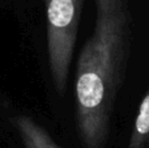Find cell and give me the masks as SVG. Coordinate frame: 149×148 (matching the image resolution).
I'll return each mask as SVG.
<instances>
[{
	"instance_id": "7a4b0ae2",
	"label": "cell",
	"mask_w": 149,
	"mask_h": 148,
	"mask_svg": "<svg viewBox=\"0 0 149 148\" xmlns=\"http://www.w3.org/2000/svg\"><path fill=\"white\" fill-rule=\"evenodd\" d=\"M47 16L49 67L55 89L64 94L84 0H42Z\"/></svg>"
},
{
	"instance_id": "6da1fadb",
	"label": "cell",
	"mask_w": 149,
	"mask_h": 148,
	"mask_svg": "<svg viewBox=\"0 0 149 148\" xmlns=\"http://www.w3.org/2000/svg\"><path fill=\"white\" fill-rule=\"evenodd\" d=\"M127 0H95V24L76 66V123L82 148H106L131 49Z\"/></svg>"
},
{
	"instance_id": "3957f363",
	"label": "cell",
	"mask_w": 149,
	"mask_h": 148,
	"mask_svg": "<svg viewBox=\"0 0 149 148\" xmlns=\"http://www.w3.org/2000/svg\"><path fill=\"white\" fill-rule=\"evenodd\" d=\"M13 123L20 133L25 148H60L52 140L50 134L31 118L21 115L15 118Z\"/></svg>"
},
{
	"instance_id": "277c9868",
	"label": "cell",
	"mask_w": 149,
	"mask_h": 148,
	"mask_svg": "<svg viewBox=\"0 0 149 148\" xmlns=\"http://www.w3.org/2000/svg\"><path fill=\"white\" fill-rule=\"evenodd\" d=\"M149 147V88L145 92L139 106L136 119L134 123L127 148H148Z\"/></svg>"
}]
</instances>
